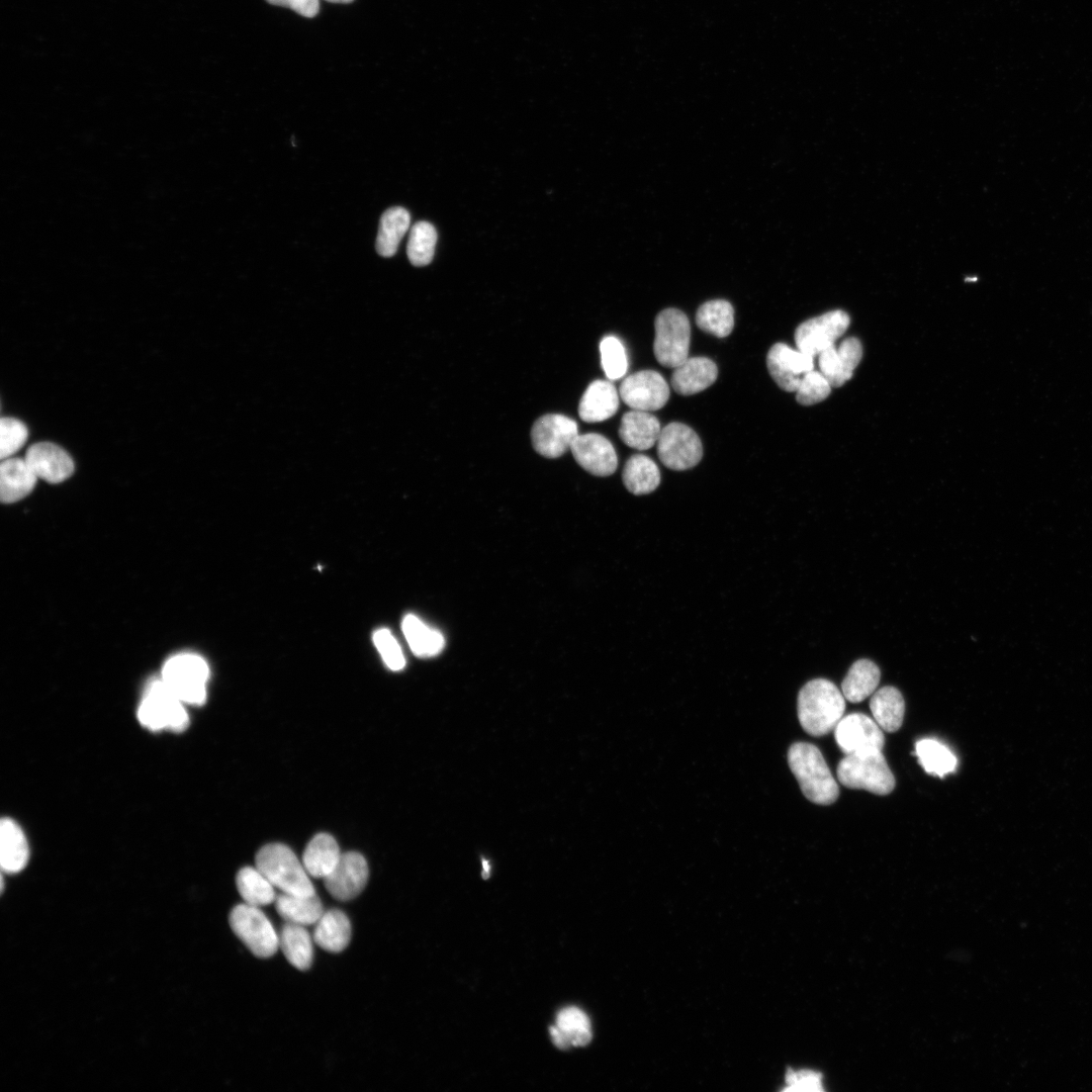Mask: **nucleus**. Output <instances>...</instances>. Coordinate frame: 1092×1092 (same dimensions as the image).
Wrapping results in <instances>:
<instances>
[{
	"label": "nucleus",
	"instance_id": "obj_10",
	"mask_svg": "<svg viewBox=\"0 0 1092 1092\" xmlns=\"http://www.w3.org/2000/svg\"><path fill=\"white\" fill-rule=\"evenodd\" d=\"M849 323L848 314L840 309L809 318L800 324L795 331L796 346L798 350L810 356H818L835 344V341L847 330Z\"/></svg>",
	"mask_w": 1092,
	"mask_h": 1092
},
{
	"label": "nucleus",
	"instance_id": "obj_39",
	"mask_svg": "<svg viewBox=\"0 0 1092 1092\" xmlns=\"http://www.w3.org/2000/svg\"><path fill=\"white\" fill-rule=\"evenodd\" d=\"M831 384L820 371L807 372L796 392V399L802 405H812L824 400L831 392Z\"/></svg>",
	"mask_w": 1092,
	"mask_h": 1092
},
{
	"label": "nucleus",
	"instance_id": "obj_6",
	"mask_svg": "<svg viewBox=\"0 0 1092 1092\" xmlns=\"http://www.w3.org/2000/svg\"><path fill=\"white\" fill-rule=\"evenodd\" d=\"M208 676V665L201 656L182 653L166 661L161 678L184 704L202 705Z\"/></svg>",
	"mask_w": 1092,
	"mask_h": 1092
},
{
	"label": "nucleus",
	"instance_id": "obj_7",
	"mask_svg": "<svg viewBox=\"0 0 1092 1092\" xmlns=\"http://www.w3.org/2000/svg\"><path fill=\"white\" fill-rule=\"evenodd\" d=\"M654 330L653 353L660 365L675 368L689 358L691 326L681 310H661L655 317Z\"/></svg>",
	"mask_w": 1092,
	"mask_h": 1092
},
{
	"label": "nucleus",
	"instance_id": "obj_14",
	"mask_svg": "<svg viewBox=\"0 0 1092 1092\" xmlns=\"http://www.w3.org/2000/svg\"><path fill=\"white\" fill-rule=\"evenodd\" d=\"M813 358L784 343H777L767 352L766 367L781 389L793 392L797 390L803 376L814 369Z\"/></svg>",
	"mask_w": 1092,
	"mask_h": 1092
},
{
	"label": "nucleus",
	"instance_id": "obj_32",
	"mask_svg": "<svg viewBox=\"0 0 1092 1092\" xmlns=\"http://www.w3.org/2000/svg\"><path fill=\"white\" fill-rule=\"evenodd\" d=\"M623 482L633 494H647L655 490L660 482V472L656 463L642 454L631 456L623 469Z\"/></svg>",
	"mask_w": 1092,
	"mask_h": 1092
},
{
	"label": "nucleus",
	"instance_id": "obj_26",
	"mask_svg": "<svg viewBox=\"0 0 1092 1092\" xmlns=\"http://www.w3.org/2000/svg\"><path fill=\"white\" fill-rule=\"evenodd\" d=\"M335 838L327 833L316 834L308 842L302 855V863L309 876L325 879L341 857Z\"/></svg>",
	"mask_w": 1092,
	"mask_h": 1092
},
{
	"label": "nucleus",
	"instance_id": "obj_41",
	"mask_svg": "<svg viewBox=\"0 0 1092 1092\" xmlns=\"http://www.w3.org/2000/svg\"><path fill=\"white\" fill-rule=\"evenodd\" d=\"M373 641L385 664L394 671L405 665L401 648L388 629H379L373 634Z\"/></svg>",
	"mask_w": 1092,
	"mask_h": 1092
},
{
	"label": "nucleus",
	"instance_id": "obj_3",
	"mask_svg": "<svg viewBox=\"0 0 1092 1092\" xmlns=\"http://www.w3.org/2000/svg\"><path fill=\"white\" fill-rule=\"evenodd\" d=\"M256 868L275 888L284 893L306 896L315 894L303 863L284 844L270 843L263 846L256 855Z\"/></svg>",
	"mask_w": 1092,
	"mask_h": 1092
},
{
	"label": "nucleus",
	"instance_id": "obj_22",
	"mask_svg": "<svg viewBox=\"0 0 1092 1092\" xmlns=\"http://www.w3.org/2000/svg\"><path fill=\"white\" fill-rule=\"evenodd\" d=\"M36 480L25 459H3L0 465L1 500L6 504L20 500L32 491Z\"/></svg>",
	"mask_w": 1092,
	"mask_h": 1092
},
{
	"label": "nucleus",
	"instance_id": "obj_28",
	"mask_svg": "<svg viewBox=\"0 0 1092 1092\" xmlns=\"http://www.w3.org/2000/svg\"><path fill=\"white\" fill-rule=\"evenodd\" d=\"M870 708L874 720L887 732L897 731L904 719L905 703L902 694L894 687H884L872 696Z\"/></svg>",
	"mask_w": 1092,
	"mask_h": 1092
},
{
	"label": "nucleus",
	"instance_id": "obj_16",
	"mask_svg": "<svg viewBox=\"0 0 1092 1092\" xmlns=\"http://www.w3.org/2000/svg\"><path fill=\"white\" fill-rule=\"evenodd\" d=\"M570 451L575 461L594 475L608 476L617 469L616 451L612 443L600 434L578 435Z\"/></svg>",
	"mask_w": 1092,
	"mask_h": 1092
},
{
	"label": "nucleus",
	"instance_id": "obj_45",
	"mask_svg": "<svg viewBox=\"0 0 1092 1092\" xmlns=\"http://www.w3.org/2000/svg\"><path fill=\"white\" fill-rule=\"evenodd\" d=\"M483 869L485 870V872H484V873L486 874V877H487V874H488V863H487V861H486V860H483Z\"/></svg>",
	"mask_w": 1092,
	"mask_h": 1092
},
{
	"label": "nucleus",
	"instance_id": "obj_11",
	"mask_svg": "<svg viewBox=\"0 0 1092 1092\" xmlns=\"http://www.w3.org/2000/svg\"><path fill=\"white\" fill-rule=\"evenodd\" d=\"M619 393L632 410L652 412L665 405L669 386L657 371L642 370L623 379Z\"/></svg>",
	"mask_w": 1092,
	"mask_h": 1092
},
{
	"label": "nucleus",
	"instance_id": "obj_20",
	"mask_svg": "<svg viewBox=\"0 0 1092 1092\" xmlns=\"http://www.w3.org/2000/svg\"><path fill=\"white\" fill-rule=\"evenodd\" d=\"M619 407V394L611 381H593L582 394L578 404L579 418L586 423H598L613 417Z\"/></svg>",
	"mask_w": 1092,
	"mask_h": 1092
},
{
	"label": "nucleus",
	"instance_id": "obj_18",
	"mask_svg": "<svg viewBox=\"0 0 1092 1092\" xmlns=\"http://www.w3.org/2000/svg\"><path fill=\"white\" fill-rule=\"evenodd\" d=\"M36 475L50 483H60L69 478L75 469L71 456L60 446L39 442L30 446L24 457Z\"/></svg>",
	"mask_w": 1092,
	"mask_h": 1092
},
{
	"label": "nucleus",
	"instance_id": "obj_30",
	"mask_svg": "<svg viewBox=\"0 0 1092 1092\" xmlns=\"http://www.w3.org/2000/svg\"><path fill=\"white\" fill-rule=\"evenodd\" d=\"M881 678V672L876 663L869 659H858L849 668L842 684L841 691L846 700L858 703L874 694Z\"/></svg>",
	"mask_w": 1092,
	"mask_h": 1092
},
{
	"label": "nucleus",
	"instance_id": "obj_12",
	"mask_svg": "<svg viewBox=\"0 0 1092 1092\" xmlns=\"http://www.w3.org/2000/svg\"><path fill=\"white\" fill-rule=\"evenodd\" d=\"M578 436L577 424L558 414L540 417L531 430V441L537 453L546 458L563 455Z\"/></svg>",
	"mask_w": 1092,
	"mask_h": 1092
},
{
	"label": "nucleus",
	"instance_id": "obj_35",
	"mask_svg": "<svg viewBox=\"0 0 1092 1092\" xmlns=\"http://www.w3.org/2000/svg\"><path fill=\"white\" fill-rule=\"evenodd\" d=\"M236 884L241 897L249 905L261 907L275 902L274 886L257 868L241 869Z\"/></svg>",
	"mask_w": 1092,
	"mask_h": 1092
},
{
	"label": "nucleus",
	"instance_id": "obj_33",
	"mask_svg": "<svg viewBox=\"0 0 1092 1092\" xmlns=\"http://www.w3.org/2000/svg\"><path fill=\"white\" fill-rule=\"evenodd\" d=\"M696 324L704 332L717 338L729 336L734 327V309L724 299L704 302L697 310Z\"/></svg>",
	"mask_w": 1092,
	"mask_h": 1092
},
{
	"label": "nucleus",
	"instance_id": "obj_27",
	"mask_svg": "<svg viewBox=\"0 0 1092 1092\" xmlns=\"http://www.w3.org/2000/svg\"><path fill=\"white\" fill-rule=\"evenodd\" d=\"M279 947L296 969L305 971L313 959L312 940L305 926L286 922L279 932Z\"/></svg>",
	"mask_w": 1092,
	"mask_h": 1092
},
{
	"label": "nucleus",
	"instance_id": "obj_44",
	"mask_svg": "<svg viewBox=\"0 0 1092 1092\" xmlns=\"http://www.w3.org/2000/svg\"><path fill=\"white\" fill-rule=\"evenodd\" d=\"M326 1L331 2V3H342V4H347V3L353 2V0H326Z\"/></svg>",
	"mask_w": 1092,
	"mask_h": 1092
},
{
	"label": "nucleus",
	"instance_id": "obj_13",
	"mask_svg": "<svg viewBox=\"0 0 1092 1092\" xmlns=\"http://www.w3.org/2000/svg\"><path fill=\"white\" fill-rule=\"evenodd\" d=\"M882 730L869 716L852 713L841 718L834 728V737L845 755L883 750L885 737Z\"/></svg>",
	"mask_w": 1092,
	"mask_h": 1092
},
{
	"label": "nucleus",
	"instance_id": "obj_40",
	"mask_svg": "<svg viewBox=\"0 0 1092 1092\" xmlns=\"http://www.w3.org/2000/svg\"><path fill=\"white\" fill-rule=\"evenodd\" d=\"M28 431L24 423L4 417L0 421V457L6 459L17 452L26 442Z\"/></svg>",
	"mask_w": 1092,
	"mask_h": 1092
},
{
	"label": "nucleus",
	"instance_id": "obj_2",
	"mask_svg": "<svg viewBox=\"0 0 1092 1092\" xmlns=\"http://www.w3.org/2000/svg\"><path fill=\"white\" fill-rule=\"evenodd\" d=\"M789 766L804 796L819 805L834 803L839 789L822 753L813 744L796 742L788 750Z\"/></svg>",
	"mask_w": 1092,
	"mask_h": 1092
},
{
	"label": "nucleus",
	"instance_id": "obj_15",
	"mask_svg": "<svg viewBox=\"0 0 1092 1092\" xmlns=\"http://www.w3.org/2000/svg\"><path fill=\"white\" fill-rule=\"evenodd\" d=\"M324 880L328 892L335 899L340 901L352 900L366 886L368 880L367 861L358 852H345L341 855L335 869Z\"/></svg>",
	"mask_w": 1092,
	"mask_h": 1092
},
{
	"label": "nucleus",
	"instance_id": "obj_9",
	"mask_svg": "<svg viewBox=\"0 0 1092 1092\" xmlns=\"http://www.w3.org/2000/svg\"><path fill=\"white\" fill-rule=\"evenodd\" d=\"M660 461L673 470H686L702 459L703 446L697 433L685 424L672 422L661 429L656 442Z\"/></svg>",
	"mask_w": 1092,
	"mask_h": 1092
},
{
	"label": "nucleus",
	"instance_id": "obj_36",
	"mask_svg": "<svg viewBox=\"0 0 1092 1092\" xmlns=\"http://www.w3.org/2000/svg\"><path fill=\"white\" fill-rule=\"evenodd\" d=\"M437 232L428 221L415 223L410 231L406 253L410 262L422 267L430 264L435 254Z\"/></svg>",
	"mask_w": 1092,
	"mask_h": 1092
},
{
	"label": "nucleus",
	"instance_id": "obj_5",
	"mask_svg": "<svg viewBox=\"0 0 1092 1092\" xmlns=\"http://www.w3.org/2000/svg\"><path fill=\"white\" fill-rule=\"evenodd\" d=\"M140 723L152 730H185L189 717L184 703L167 687L162 678L152 680L146 688L138 709Z\"/></svg>",
	"mask_w": 1092,
	"mask_h": 1092
},
{
	"label": "nucleus",
	"instance_id": "obj_19",
	"mask_svg": "<svg viewBox=\"0 0 1092 1092\" xmlns=\"http://www.w3.org/2000/svg\"><path fill=\"white\" fill-rule=\"evenodd\" d=\"M718 368L707 357L688 358L673 368L671 385L680 395H692L705 390L717 379Z\"/></svg>",
	"mask_w": 1092,
	"mask_h": 1092
},
{
	"label": "nucleus",
	"instance_id": "obj_21",
	"mask_svg": "<svg viewBox=\"0 0 1092 1092\" xmlns=\"http://www.w3.org/2000/svg\"><path fill=\"white\" fill-rule=\"evenodd\" d=\"M661 432L660 423L648 412L632 410L627 412L619 427L620 439L629 447L647 450L658 440Z\"/></svg>",
	"mask_w": 1092,
	"mask_h": 1092
},
{
	"label": "nucleus",
	"instance_id": "obj_34",
	"mask_svg": "<svg viewBox=\"0 0 1092 1092\" xmlns=\"http://www.w3.org/2000/svg\"><path fill=\"white\" fill-rule=\"evenodd\" d=\"M915 754L927 774L939 778L953 772L958 764L952 751L936 739L918 740L915 744Z\"/></svg>",
	"mask_w": 1092,
	"mask_h": 1092
},
{
	"label": "nucleus",
	"instance_id": "obj_4",
	"mask_svg": "<svg viewBox=\"0 0 1092 1092\" xmlns=\"http://www.w3.org/2000/svg\"><path fill=\"white\" fill-rule=\"evenodd\" d=\"M836 772L838 781L849 789L884 796L895 787V778L882 750L847 754L839 761Z\"/></svg>",
	"mask_w": 1092,
	"mask_h": 1092
},
{
	"label": "nucleus",
	"instance_id": "obj_23",
	"mask_svg": "<svg viewBox=\"0 0 1092 1092\" xmlns=\"http://www.w3.org/2000/svg\"><path fill=\"white\" fill-rule=\"evenodd\" d=\"M29 858V848L19 825L10 818L0 824V863L3 872L15 874L23 870Z\"/></svg>",
	"mask_w": 1092,
	"mask_h": 1092
},
{
	"label": "nucleus",
	"instance_id": "obj_25",
	"mask_svg": "<svg viewBox=\"0 0 1092 1092\" xmlns=\"http://www.w3.org/2000/svg\"><path fill=\"white\" fill-rule=\"evenodd\" d=\"M275 908L285 922L298 925L315 924L324 914L320 898L313 895H295L282 892L275 899Z\"/></svg>",
	"mask_w": 1092,
	"mask_h": 1092
},
{
	"label": "nucleus",
	"instance_id": "obj_1",
	"mask_svg": "<svg viewBox=\"0 0 1092 1092\" xmlns=\"http://www.w3.org/2000/svg\"><path fill=\"white\" fill-rule=\"evenodd\" d=\"M844 710L843 694L828 679H812L799 693V722L812 736L831 732L841 720Z\"/></svg>",
	"mask_w": 1092,
	"mask_h": 1092
},
{
	"label": "nucleus",
	"instance_id": "obj_43",
	"mask_svg": "<svg viewBox=\"0 0 1092 1092\" xmlns=\"http://www.w3.org/2000/svg\"><path fill=\"white\" fill-rule=\"evenodd\" d=\"M277 6L288 7L304 17H314L320 10V0H266Z\"/></svg>",
	"mask_w": 1092,
	"mask_h": 1092
},
{
	"label": "nucleus",
	"instance_id": "obj_31",
	"mask_svg": "<svg viewBox=\"0 0 1092 1092\" xmlns=\"http://www.w3.org/2000/svg\"><path fill=\"white\" fill-rule=\"evenodd\" d=\"M411 215L403 207H391L380 218L376 238V250L382 257L393 256L404 234L410 229Z\"/></svg>",
	"mask_w": 1092,
	"mask_h": 1092
},
{
	"label": "nucleus",
	"instance_id": "obj_24",
	"mask_svg": "<svg viewBox=\"0 0 1092 1092\" xmlns=\"http://www.w3.org/2000/svg\"><path fill=\"white\" fill-rule=\"evenodd\" d=\"M313 941L330 952L344 950L351 939V924L346 914L338 909L324 912L315 923Z\"/></svg>",
	"mask_w": 1092,
	"mask_h": 1092
},
{
	"label": "nucleus",
	"instance_id": "obj_38",
	"mask_svg": "<svg viewBox=\"0 0 1092 1092\" xmlns=\"http://www.w3.org/2000/svg\"><path fill=\"white\" fill-rule=\"evenodd\" d=\"M602 367L610 380L622 378L628 368L623 344L614 336L605 337L600 344Z\"/></svg>",
	"mask_w": 1092,
	"mask_h": 1092
},
{
	"label": "nucleus",
	"instance_id": "obj_17",
	"mask_svg": "<svg viewBox=\"0 0 1092 1092\" xmlns=\"http://www.w3.org/2000/svg\"><path fill=\"white\" fill-rule=\"evenodd\" d=\"M862 357V346L857 338L844 339L838 347L835 344L818 355L820 372L832 387H839L848 381Z\"/></svg>",
	"mask_w": 1092,
	"mask_h": 1092
},
{
	"label": "nucleus",
	"instance_id": "obj_42",
	"mask_svg": "<svg viewBox=\"0 0 1092 1092\" xmlns=\"http://www.w3.org/2000/svg\"><path fill=\"white\" fill-rule=\"evenodd\" d=\"M787 1087L783 1091H823V1077L812 1070H789L786 1074Z\"/></svg>",
	"mask_w": 1092,
	"mask_h": 1092
},
{
	"label": "nucleus",
	"instance_id": "obj_29",
	"mask_svg": "<svg viewBox=\"0 0 1092 1092\" xmlns=\"http://www.w3.org/2000/svg\"><path fill=\"white\" fill-rule=\"evenodd\" d=\"M403 635L411 650L419 657H431L439 654L445 645L440 631L426 625L417 616L408 614L401 623Z\"/></svg>",
	"mask_w": 1092,
	"mask_h": 1092
},
{
	"label": "nucleus",
	"instance_id": "obj_37",
	"mask_svg": "<svg viewBox=\"0 0 1092 1092\" xmlns=\"http://www.w3.org/2000/svg\"><path fill=\"white\" fill-rule=\"evenodd\" d=\"M556 1027L562 1032L570 1045H586L592 1039L590 1022L586 1014L576 1007L561 1010L556 1019Z\"/></svg>",
	"mask_w": 1092,
	"mask_h": 1092
},
{
	"label": "nucleus",
	"instance_id": "obj_8",
	"mask_svg": "<svg viewBox=\"0 0 1092 1092\" xmlns=\"http://www.w3.org/2000/svg\"><path fill=\"white\" fill-rule=\"evenodd\" d=\"M230 925L240 940L258 958L267 959L279 947V935L259 907L247 903L233 908Z\"/></svg>",
	"mask_w": 1092,
	"mask_h": 1092
}]
</instances>
